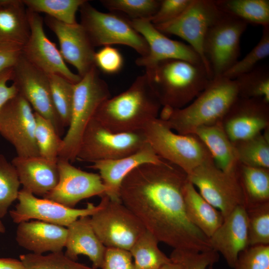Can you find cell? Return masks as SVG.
I'll list each match as a JSON object with an SVG mask.
<instances>
[{
  "label": "cell",
  "mask_w": 269,
  "mask_h": 269,
  "mask_svg": "<svg viewBox=\"0 0 269 269\" xmlns=\"http://www.w3.org/2000/svg\"><path fill=\"white\" fill-rule=\"evenodd\" d=\"M247 25L242 19L222 12L209 28L204 53L212 79L223 76L239 60L241 38Z\"/></svg>",
  "instance_id": "cell-10"
},
{
  "label": "cell",
  "mask_w": 269,
  "mask_h": 269,
  "mask_svg": "<svg viewBox=\"0 0 269 269\" xmlns=\"http://www.w3.org/2000/svg\"><path fill=\"white\" fill-rule=\"evenodd\" d=\"M11 163L14 166L23 189L34 195L43 197L58 183L57 160L40 156L14 157Z\"/></svg>",
  "instance_id": "cell-24"
},
{
  "label": "cell",
  "mask_w": 269,
  "mask_h": 269,
  "mask_svg": "<svg viewBox=\"0 0 269 269\" xmlns=\"http://www.w3.org/2000/svg\"><path fill=\"white\" fill-rule=\"evenodd\" d=\"M45 22L57 37L63 59L76 69L78 75L82 77L95 66L94 47L80 23L66 24L48 15Z\"/></svg>",
  "instance_id": "cell-20"
},
{
  "label": "cell",
  "mask_w": 269,
  "mask_h": 269,
  "mask_svg": "<svg viewBox=\"0 0 269 269\" xmlns=\"http://www.w3.org/2000/svg\"><path fill=\"white\" fill-rule=\"evenodd\" d=\"M148 82L162 107L190 104L212 79L202 63L168 59L145 68Z\"/></svg>",
  "instance_id": "cell-4"
},
{
  "label": "cell",
  "mask_w": 269,
  "mask_h": 269,
  "mask_svg": "<svg viewBox=\"0 0 269 269\" xmlns=\"http://www.w3.org/2000/svg\"><path fill=\"white\" fill-rule=\"evenodd\" d=\"M234 269H269V245L249 246L239 255Z\"/></svg>",
  "instance_id": "cell-43"
},
{
  "label": "cell",
  "mask_w": 269,
  "mask_h": 269,
  "mask_svg": "<svg viewBox=\"0 0 269 269\" xmlns=\"http://www.w3.org/2000/svg\"><path fill=\"white\" fill-rule=\"evenodd\" d=\"M67 228L65 256L75 261L79 255L86 256L92 262L93 268L100 269L107 248L95 233L90 216L80 217Z\"/></svg>",
  "instance_id": "cell-25"
},
{
  "label": "cell",
  "mask_w": 269,
  "mask_h": 269,
  "mask_svg": "<svg viewBox=\"0 0 269 269\" xmlns=\"http://www.w3.org/2000/svg\"><path fill=\"white\" fill-rule=\"evenodd\" d=\"M101 197L99 209L90 217L95 233L106 248L130 251L145 228L121 201Z\"/></svg>",
  "instance_id": "cell-8"
},
{
  "label": "cell",
  "mask_w": 269,
  "mask_h": 269,
  "mask_svg": "<svg viewBox=\"0 0 269 269\" xmlns=\"http://www.w3.org/2000/svg\"><path fill=\"white\" fill-rule=\"evenodd\" d=\"M212 250L234 268L240 253L249 247L248 217L244 206H237L209 238Z\"/></svg>",
  "instance_id": "cell-21"
},
{
  "label": "cell",
  "mask_w": 269,
  "mask_h": 269,
  "mask_svg": "<svg viewBox=\"0 0 269 269\" xmlns=\"http://www.w3.org/2000/svg\"><path fill=\"white\" fill-rule=\"evenodd\" d=\"M129 251L107 248L100 269H135Z\"/></svg>",
  "instance_id": "cell-46"
},
{
  "label": "cell",
  "mask_w": 269,
  "mask_h": 269,
  "mask_svg": "<svg viewBox=\"0 0 269 269\" xmlns=\"http://www.w3.org/2000/svg\"><path fill=\"white\" fill-rule=\"evenodd\" d=\"M163 161L147 143L132 154L118 159L96 161L89 167L99 171L102 181L108 189L105 195L112 200L121 201V185L131 171L142 164L159 163Z\"/></svg>",
  "instance_id": "cell-22"
},
{
  "label": "cell",
  "mask_w": 269,
  "mask_h": 269,
  "mask_svg": "<svg viewBox=\"0 0 269 269\" xmlns=\"http://www.w3.org/2000/svg\"><path fill=\"white\" fill-rule=\"evenodd\" d=\"M12 77V67L0 72V109L18 94L17 89L13 84L11 86L7 85L8 82L11 81Z\"/></svg>",
  "instance_id": "cell-48"
},
{
  "label": "cell",
  "mask_w": 269,
  "mask_h": 269,
  "mask_svg": "<svg viewBox=\"0 0 269 269\" xmlns=\"http://www.w3.org/2000/svg\"><path fill=\"white\" fill-rule=\"evenodd\" d=\"M158 269H184L182 266L178 263L171 261Z\"/></svg>",
  "instance_id": "cell-50"
},
{
  "label": "cell",
  "mask_w": 269,
  "mask_h": 269,
  "mask_svg": "<svg viewBox=\"0 0 269 269\" xmlns=\"http://www.w3.org/2000/svg\"><path fill=\"white\" fill-rule=\"evenodd\" d=\"M22 45L0 43V72L12 67L22 53Z\"/></svg>",
  "instance_id": "cell-47"
},
{
  "label": "cell",
  "mask_w": 269,
  "mask_h": 269,
  "mask_svg": "<svg viewBox=\"0 0 269 269\" xmlns=\"http://www.w3.org/2000/svg\"><path fill=\"white\" fill-rule=\"evenodd\" d=\"M80 24L95 47L113 44L129 46L144 56L148 47L144 38L134 28L130 20L115 13L104 12L88 0L80 6Z\"/></svg>",
  "instance_id": "cell-7"
},
{
  "label": "cell",
  "mask_w": 269,
  "mask_h": 269,
  "mask_svg": "<svg viewBox=\"0 0 269 269\" xmlns=\"http://www.w3.org/2000/svg\"><path fill=\"white\" fill-rule=\"evenodd\" d=\"M238 179L246 209L269 202V169L239 164Z\"/></svg>",
  "instance_id": "cell-29"
},
{
  "label": "cell",
  "mask_w": 269,
  "mask_h": 269,
  "mask_svg": "<svg viewBox=\"0 0 269 269\" xmlns=\"http://www.w3.org/2000/svg\"><path fill=\"white\" fill-rule=\"evenodd\" d=\"M142 130L156 154L187 175L212 158L207 147L196 135L176 133L159 118L148 122Z\"/></svg>",
  "instance_id": "cell-6"
},
{
  "label": "cell",
  "mask_w": 269,
  "mask_h": 269,
  "mask_svg": "<svg viewBox=\"0 0 269 269\" xmlns=\"http://www.w3.org/2000/svg\"><path fill=\"white\" fill-rule=\"evenodd\" d=\"M187 176L200 194L218 209L224 218L237 206H244L243 194L237 173L221 170L212 158L195 168Z\"/></svg>",
  "instance_id": "cell-11"
},
{
  "label": "cell",
  "mask_w": 269,
  "mask_h": 269,
  "mask_svg": "<svg viewBox=\"0 0 269 269\" xmlns=\"http://www.w3.org/2000/svg\"><path fill=\"white\" fill-rule=\"evenodd\" d=\"M159 242L146 230L129 251L135 269H158L171 261L159 248Z\"/></svg>",
  "instance_id": "cell-31"
},
{
  "label": "cell",
  "mask_w": 269,
  "mask_h": 269,
  "mask_svg": "<svg viewBox=\"0 0 269 269\" xmlns=\"http://www.w3.org/2000/svg\"><path fill=\"white\" fill-rule=\"evenodd\" d=\"M187 174L163 160L140 165L124 179L120 199L159 242L176 250H212L209 238L189 220L183 190Z\"/></svg>",
  "instance_id": "cell-1"
},
{
  "label": "cell",
  "mask_w": 269,
  "mask_h": 269,
  "mask_svg": "<svg viewBox=\"0 0 269 269\" xmlns=\"http://www.w3.org/2000/svg\"><path fill=\"white\" fill-rule=\"evenodd\" d=\"M193 134L204 144L218 168L227 173H237L240 163L235 146L221 122L198 128Z\"/></svg>",
  "instance_id": "cell-26"
},
{
  "label": "cell",
  "mask_w": 269,
  "mask_h": 269,
  "mask_svg": "<svg viewBox=\"0 0 269 269\" xmlns=\"http://www.w3.org/2000/svg\"><path fill=\"white\" fill-rule=\"evenodd\" d=\"M147 143L142 130L114 133L93 118L82 136L76 159L92 163L118 159L136 152Z\"/></svg>",
  "instance_id": "cell-9"
},
{
  "label": "cell",
  "mask_w": 269,
  "mask_h": 269,
  "mask_svg": "<svg viewBox=\"0 0 269 269\" xmlns=\"http://www.w3.org/2000/svg\"><path fill=\"white\" fill-rule=\"evenodd\" d=\"M192 0H162L155 13L149 19L157 26L171 21L181 15Z\"/></svg>",
  "instance_id": "cell-45"
},
{
  "label": "cell",
  "mask_w": 269,
  "mask_h": 269,
  "mask_svg": "<svg viewBox=\"0 0 269 269\" xmlns=\"http://www.w3.org/2000/svg\"><path fill=\"white\" fill-rule=\"evenodd\" d=\"M222 13L215 0H192L178 17L155 27L163 34L175 35L187 41L199 55L212 79L204 53V43L209 28Z\"/></svg>",
  "instance_id": "cell-12"
},
{
  "label": "cell",
  "mask_w": 269,
  "mask_h": 269,
  "mask_svg": "<svg viewBox=\"0 0 269 269\" xmlns=\"http://www.w3.org/2000/svg\"><path fill=\"white\" fill-rule=\"evenodd\" d=\"M11 81L18 94L34 112L50 122L60 136L63 134L64 128L53 104L48 75L30 63L21 53L12 67Z\"/></svg>",
  "instance_id": "cell-13"
},
{
  "label": "cell",
  "mask_w": 269,
  "mask_h": 269,
  "mask_svg": "<svg viewBox=\"0 0 269 269\" xmlns=\"http://www.w3.org/2000/svg\"><path fill=\"white\" fill-rule=\"evenodd\" d=\"M233 143L240 164L269 169V128L254 137Z\"/></svg>",
  "instance_id": "cell-32"
},
{
  "label": "cell",
  "mask_w": 269,
  "mask_h": 269,
  "mask_svg": "<svg viewBox=\"0 0 269 269\" xmlns=\"http://www.w3.org/2000/svg\"><path fill=\"white\" fill-rule=\"evenodd\" d=\"M239 97L236 80L222 76L213 78L186 106L162 107L158 118L176 133L193 134L198 128L221 122Z\"/></svg>",
  "instance_id": "cell-2"
},
{
  "label": "cell",
  "mask_w": 269,
  "mask_h": 269,
  "mask_svg": "<svg viewBox=\"0 0 269 269\" xmlns=\"http://www.w3.org/2000/svg\"><path fill=\"white\" fill-rule=\"evenodd\" d=\"M269 55V25L263 27L262 36L258 44L242 59L238 60L223 76L235 80L258 66L259 62Z\"/></svg>",
  "instance_id": "cell-40"
},
{
  "label": "cell",
  "mask_w": 269,
  "mask_h": 269,
  "mask_svg": "<svg viewBox=\"0 0 269 269\" xmlns=\"http://www.w3.org/2000/svg\"><path fill=\"white\" fill-rule=\"evenodd\" d=\"M55 110L64 127H68L72 111L74 84L57 74L48 75Z\"/></svg>",
  "instance_id": "cell-35"
},
{
  "label": "cell",
  "mask_w": 269,
  "mask_h": 269,
  "mask_svg": "<svg viewBox=\"0 0 269 269\" xmlns=\"http://www.w3.org/2000/svg\"><path fill=\"white\" fill-rule=\"evenodd\" d=\"M221 123L232 142L251 138L269 128V103L239 97Z\"/></svg>",
  "instance_id": "cell-18"
},
{
  "label": "cell",
  "mask_w": 269,
  "mask_h": 269,
  "mask_svg": "<svg viewBox=\"0 0 269 269\" xmlns=\"http://www.w3.org/2000/svg\"><path fill=\"white\" fill-rule=\"evenodd\" d=\"M16 241L21 247L37 255L62 252L67 236V227L41 221L18 224Z\"/></svg>",
  "instance_id": "cell-23"
},
{
  "label": "cell",
  "mask_w": 269,
  "mask_h": 269,
  "mask_svg": "<svg viewBox=\"0 0 269 269\" xmlns=\"http://www.w3.org/2000/svg\"><path fill=\"white\" fill-rule=\"evenodd\" d=\"M100 2L112 12H123L131 19H149L157 10L158 0H102Z\"/></svg>",
  "instance_id": "cell-41"
},
{
  "label": "cell",
  "mask_w": 269,
  "mask_h": 269,
  "mask_svg": "<svg viewBox=\"0 0 269 269\" xmlns=\"http://www.w3.org/2000/svg\"><path fill=\"white\" fill-rule=\"evenodd\" d=\"M30 35L23 45L22 55L32 65L47 75H59L73 84L81 77L67 66L56 44L46 36L41 15L27 9Z\"/></svg>",
  "instance_id": "cell-15"
},
{
  "label": "cell",
  "mask_w": 269,
  "mask_h": 269,
  "mask_svg": "<svg viewBox=\"0 0 269 269\" xmlns=\"http://www.w3.org/2000/svg\"><path fill=\"white\" fill-rule=\"evenodd\" d=\"M5 232V228L1 221L0 220V233H4Z\"/></svg>",
  "instance_id": "cell-51"
},
{
  "label": "cell",
  "mask_w": 269,
  "mask_h": 269,
  "mask_svg": "<svg viewBox=\"0 0 269 269\" xmlns=\"http://www.w3.org/2000/svg\"><path fill=\"white\" fill-rule=\"evenodd\" d=\"M0 269H24V267L20 260L0 258Z\"/></svg>",
  "instance_id": "cell-49"
},
{
  "label": "cell",
  "mask_w": 269,
  "mask_h": 269,
  "mask_svg": "<svg viewBox=\"0 0 269 269\" xmlns=\"http://www.w3.org/2000/svg\"><path fill=\"white\" fill-rule=\"evenodd\" d=\"M19 260L24 269H96L70 259L62 251L46 255L30 253L21 255Z\"/></svg>",
  "instance_id": "cell-38"
},
{
  "label": "cell",
  "mask_w": 269,
  "mask_h": 269,
  "mask_svg": "<svg viewBox=\"0 0 269 269\" xmlns=\"http://www.w3.org/2000/svg\"><path fill=\"white\" fill-rule=\"evenodd\" d=\"M239 97L263 99L269 103V68L268 65L257 66L235 79Z\"/></svg>",
  "instance_id": "cell-34"
},
{
  "label": "cell",
  "mask_w": 269,
  "mask_h": 269,
  "mask_svg": "<svg viewBox=\"0 0 269 269\" xmlns=\"http://www.w3.org/2000/svg\"><path fill=\"white\" fill-rule=\"evenodd\" d=\"M57 184L43 198L69 208L81 200L95 196L102 197L108 191L99 174L81 170L69 161L58 158Z\"/></svg>",
  "instance_id": "cell-17"
},
{
  "label": "cell",
  "mask_w": 269,
  "mask_h": 269,
  "mask_svg": "<svg viewBox=\"0 0 269 269\" xmlns=\"http://www.w3.org/2000/svg\"><path fill=\"white\" fill-rule=\"evenodd\" d=\"M18 203L9 211L13 222L19 224L30 219L67 227L78 218L91 216L99 209L88 203L86 208H69L45 198H39L32 193L22 189L19 190Z\"/></svg>",
  "instance_id": "cell-16"
},
{
  "label": "cell",
  "mask_w": 269,
  "mask_h": 269,
  "mask_svg": "<svg viewBox=\"0 0 269 269\" xmlns=\"http://www.w3.org/2000/svg\"><path fill=\"white\" fill-rule=\"evenodd\" d=\"M161 107L144 74L126 91L103 101L93 118L113 132H133L158 118Z\"/></svg>",
  "instance_id": "cell-3"
},
{
  "label": "cell",
  "mask_w": 269,
  "mask_h": 269,
  "mask_svg": "<svg viewBox=\"0 0 269 269\" xmlns=\"http://www.w3.org/2000/svg\"><path fill=\"white\" fill-rule=\"evenodd\" d=\"M86 0H23L27 8L36 13L43 12L62 22L77 23L76 14Z\"/></svg>",
  "instance_id": "cell-33"
},
{
  "label": "cell",
  "mask_w": 269,
  "mask_h": 269,
  "mask_svg": "<svg viewBox=\"0 0 269 269\" xmlns=\"http://www.w3.org/2000/svg\"><path fill=\"white\" fill-rule=\"evenodd\" d=\"M94 64L98 70L105 73L116 74L123 68L124 58L118 49L107 45L95 52Z\"/></svg>",
  "instance_id": "cell-44"
},
{
  "label": "cell",
  "mask_w": 269,
  "mask_h": 269,
  "mask_svg": "<svg viewBox=\"0 0 269 269\" xmlns=\"http://www.w3.org/2000/svg\"><path fill=\"white\" fill-rule=\"evenodd\" d=\"M34 114L35 138L39 155L46 159L57 160L62 138L50 122L37 113Z\"/></svg>",
  "instance_id": "cell-36"
},
{
  "label": "cell",
  "mask_w": 269,
  "mask_h": 269,
  "mask_svg": "<svg viewBox=\"0 0 269 269\" xmlns=\"http://www.w3.org/2000/svg\"><path fill=\"white\" fill-rule=\"evenodd\" d=\"M130 21L134 28L144 38L148 47V54L136 59L135 64L138 66L146 68L168 59L202 64L200 57L190 46L169 38L159 31L149 19H134Z\"/></svg>",
  "instance_id": "cell-19"
},
{
  "label": "cell",
  "mask_w": 269,
  "mask_h": 269,
  "mask_svg": "<svg viewBox=\"0 0 269 269\" xmlns=\"http://www.w3.org/2000/svg\"><path fill=\"white\" fill-rule=\"evenodd\" d=\"M169 258L179 263L184 269H207L219 261V255L213 250L195 252L173 249Z\"/></svg>",
  "instance_id": "cell-42"
},
{
  "label": "cell",
  "mask_w": 269,
  "mask_h": 269,
  "mask_svg": "<svg viewBox=\"0 0 269 269\" xmlns=\"http://www.w3.org/2000/svg\"><path fill=\"white\" fill-rule=\"evenodd\" d=\"M213 265L210 266L208 267L207 269H213Z\"/></svg>",
  "instance_id": "cell-52"
},
{
  "label": "cell",
  "mask_w": 269,
  "mask_h": 269,
  "mask_svg": "<svg viewBox=\"0 0 269 269\" xmlns=\"http://www.w3.org/2000/svg\"><path fill=\"white\" fill-rule=\"evenodd\" d=\"M20 183L14 166L0 154V219L17 199Z\"/></svg>",
  "instance_id": "cell-37"
},
{
  "label": "cell",
  "mask_w": 269,
  "mask_h": 269,
  "mask_svg": "<svg viewBox=\"0 0 269 269\" xmlns=\"http://www.w3.org/2000/svg\"><path fill=\"white\" fill-rule=\"evenodd\" d=\"M219 9L246 23L269 25V0H216Z\"/></svg>",
  "instance_id": "cell-30"
},
{
  "label": "cell",
  "mask_w": 269,
  "mask_h": 269,
  "mask_svg": "<svg viewBox=\"0 0 269 269\" xmlns=\"http://www.w3.org/2000/svg\"><path fill=\"white\" fill-rule=\"evenodd\" d=\"M35 117L29 103L20 95L0 109V134L15 148L18 156H39L35 138Z\"/></svg>",
  "instance_id": "cell-14"
},
{
  "label": "cell",
  "mask_w": 269,
  "mask_h": 269,
  "mask_svg": "<svg viewBox=\"0 0 269 269\" xmlns=\"http://www.w3.org/2000/svg\"><path fill=\"white\" fill-rule=\"evenodd\" d=\"M246 209L249 246L269 245V202Z\"/></svg>",
  "instance_id": "cell-39"
},
{
  "label": "cell",
  "mask_w": 269,
  "mask_h": 269,
  "mask_svg": "<svg viewBox=\"0 0 269 269\" xmlns=\"http://www.w3.org/2000/svg\"><path fill=\"white\" fill-rule=\"evenodd\" d=\"M110 97L109 87L96 66L74 84L70 121L58 158L70 162L75 161L87 125L101 103Z\"/></svg>",
  "instance_id": "cell-5"
},
{
  "label": "cell",
  "mask_w": 269,
  "mask_h": 269,
  "mask_svg": "<svg viewBox=\"0 0 269 269\" xmlns=\"http://www.w3.org/2000/svg\"><path fill=\"white\" fill-rule=\"evenodd\" d=\"M30 31L27 9L23 0H0V43L23 46Z\"/></svg>",
  "instance_id": "cell-27"
},
{
  "label": "cell",
  "mask_w": 269,
  "mask_h": 269,
  "mask_svg": "<svg viewBox=\"0 0 269 269\" xmlns=\"http://www.w3.org/2000/svg\"><path fill=\"white\" fill-rule=\"evenodd\" d=\"M183 195L189 220L209 238L222 224L224 217L222 213L200 194L188 179Z\"/></svg>",
  "instance_id": "cell-28"
}]
</instances>
